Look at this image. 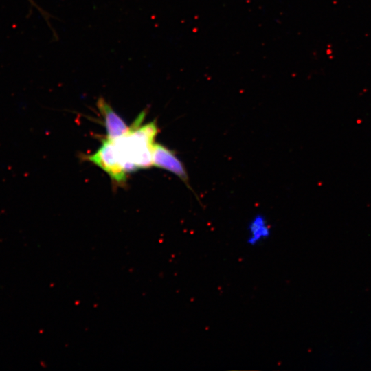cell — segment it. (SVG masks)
<instances>
[{"instance_id": "obj_1", "label": "cell", "mask_w": 371, "mask_h": 371, "mask_svg": "<svg viewBox=\"0 0 371 371\" xmlns=\"http://www.w3.org/2000/svg\"><path fill=\"white\" fill-rule=\"evenodd\" d=\"M146 113L144 110L139 115L126 133L112 140L127 174L153 166V146L158 127L155 120L141 125Z\"/></svg>"}, {"instance_id": "obj_2", "label": "cell", "mask_w": 371, "mask_h": 371, "mask_svg": "<svg viewBox=\"0 0 371 371\" xmlns=\"http://www.w3.org/2000/svg\"><path fill=\"white\" fill-rule=\"evenodd\" d=\"M101 142L102 144L96 152L85 155L84 158L104 170L114 183L122 186L126 181L127 173L119 159L115 144L106 137L102 139Z\"/></svg>"}, {"instance_id": "obj_3", "label": "cell", "mask_w": 371, "mask_h": 371, "mask_svg": "<svg viewBox=\"0 0 371 371\" xmlns=\"http://www.w3.org/2000/svg\"><path fill=\"white\" fill-rule=\"evenodd\" d=\"M153 166L166 170L188 183V175L183 163L174 151L165 146L154 143L152 150Z\"/></svg>"}, {"instance_id": "obj_4", "label": "cell", "mask_w": 371, "mask_h": 371, "mask_svg": "<svg viewBox=\"0 0 371 371\" xmlns=\"http://www.w3.org/2000/svg\"><path fill=\"white\" fill-rule=\"evenodd\" d=\"M96 105L104 118L107 139L114 140L129 131L130 126L126 124L103 97H100L98 99Z\"/></svg>"}, {"instance_id": "obj_5", "label": "cell", "mask_w": 371, "mask_h": 371, "mask_svg": "<svg viewBox=\"0 0 371 371\" xmlns=\"http://www.w3.org/2000/svg\"><path fill=\"white\" fill-rule=\"evenodd\" d=\"M271 235V229L265 218L261 215L256 216L248 226L247 243L256 246Z\"/></svg>"}]
</instances>
